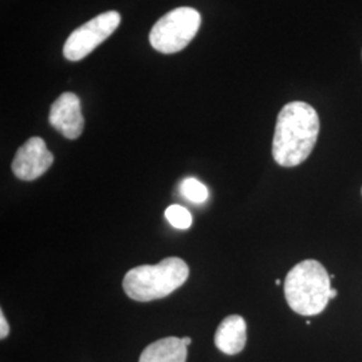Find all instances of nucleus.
Returning a JSON list of instances; mask_svg holds the SVG:
<instances>
[{
	"label": "nucleus",
	"instance_id": "obj_1",
	"mask_svg": "<svg viewBox=\"0 0 362 362\" xmlns=\"http://www.w3.org/2000/svg\"><path fill=\"white\" fill-rule=\"evenodd\" d=\"M320 134V117L311 105L294 101L278 115L272 139V157L276 164L293 168L311 155Z\"/></svg>",
	"mask_w": 362,
	"mask_h": 362
},
{
	"label": "nucleus",
	"instance_id": "obj_2",
	"mask_svg": "<svg viewBox=\"0 0 362 362\" xmlns=\"http://www.w3.org/2000/svg\"><path fill=\"white\" fill-rule=\"evenodd\" d=\"M330 275L314 259L294 266L286 276L285 297L291 310L299 315L321 314L330 300Z\"/></svg>",
	"mask_w": 362,
	"mask_h": 362
},
{
	"label": "nucleus",
	"instance_id": "obj_3",
	"mask_svg": "<svg viewBox=\"0 0 362 362\" xmlns=\"http://www.w3.org/2000/svg\"><path fill=\"white\" fill-rule=\"evenodd\" d=\"M188 264L180 258L163 259L157 264L133 267L124 276L122 287L128 297L139 302H149L168 297L187 282Z\"/></svg>",
	"mask_w": 362,
	"mask_h": 362
},
{
	"label": "nucleus",
	"instance_id": "obj_4",
	"mask_svg": "<svg viewBox=\"0 0 362 362\" xmlns=\"http://www.w3.org/2000/svg\"><path fill=\"white\" fill-rule=\"evenodd\" d=\"M202 25V15L191 7H179L163 18L152 27L149 42L156 52L175 54L184 50L196 37Z\"/></svg>",
	"mask_w": 362,
	"mask_h": 362
},
{
	"label": "nucleus",
	"instance_id": "obj_5",
	"mask_svg": "<svg viewBox=\"0 0 362 362\" xmlns=\"http://www.w3.org/2000/svg\"><path fill=\"white\" fill-rule=\"evenodd\" d=\"M119 23L121 15L117 11H107L78 27L70 34L64 46L66 59L77 62L88 57L116 31Z\"/></svg>",
	"mask_w": 362,
	"mask_h": 362
},
{
	"label": "nucleus",
	"instance_id": "obj_6",
	"mask_svg": "<svg viewBox=\"0 0 362 362\" xmlns=\"http://www.w3.org/2000/svg\"><path fill=\"white\" fill-rule=\"evenodd\" d=\"M54 163V156L40 137H31L13 157V175L21 180L33 181L45 175Z\"/></svg>",
	"mask_w": 362,
	"mask_h": 362
},
{
	"label": "nucleus",
	"instance_id": "obj_7",
	"mask_svg": "<svg viewBox=\"0 0 362 362\" xmlns=\"http://www.w3.org/2000/svg\"><path fill=\"white\" fill-rule=\"evenodd\" d=\"M49 122L52 128L58 130L69 140L78 139L85 127V119L82 116L81 100L74 93L61 94L52 105Z\"/></svg>",
	"mask_w": 362,
	"mask_h": 362
},
{
	"label": "nucleus",
	"instance_id": "obj_8",
	"mask_svg": "<svg viewBox=\"0 0 362 362\" xmlns=\"http://www.w3.org/2000/svg\"><path fill=\"white\" fill-rule=\"evenodd\" d=\"M246 342L247 325L243 317L233 314L220 322L215 333V345L221 353L235 356L245 349Z\"/></svg>",
	"mask_w": 362,
	"mask_h": 362
},
{
	"label": "nucleus",
	"instance_id": "obj_9",
	"mask_svg": "<svg viewBox=\"0 0 362 362\" xmlns=\"http://www.w3.org/2000/svg\"><path fill=\"white\" fill-rule=\"evenodd\" d=\"M187 345L177 337H167L148 345L139 362H185Z\"/></svg>",
	"mask_w": 362,
	"mask_h": 362
},
{
	"label": "nucleus",
	"instance_id": "obj_10",
	"mask_svg": "<svg viewBox=\"0 0 362 362\" xmlns=\"http://www.w3.org/2000/svg\"><path fill=\"white\" fill-rule=\"evenodd\" d=\"M180 194L194 204H202L208 199L207 187L194 177H188L181 182Z\"/></svg>",
	"mask_w": 362,
	"mask_h": 362
},
{
	"label": "nucleus",
	"instance_id": "obj_11",
	"mask_svg": "<svg viewBox=\"0 0 362 362\" xmlns=\"http://www.w3.org/2000/svg\"><path fill=\"white\" fill-rule=\"evenodd\" d=\"M165 218L172 227L179 228V230H187L192 224L191 212L187 208L177 206V204H172L165 209Z\"/></svg>",
	"mask_w": 362,
	"mask_h": 362
},
{
	"label": "nucleus",
	"instance_id": "obj_12",
	"mask_svg": "<svg viewBox=\"0 0 362 362\" xmlns=\"http://www.w3.org/2000/svg\"><path fill=\"white\" fill-rule=\"evenodd\" d=\"M8 333H10V326L4 317V313L3 310H0V338L4 339L6 337L8 336Z\"/></svg>",
	"mask_w": 362,
	"mask_h": 362
},
{
	"label": "nucleus",
	"instance_id": "obj_13",
	"mask_svg": "<svg viewBox=\"0 0 362 362\" xmlns=\"http://www.w3.org/2000/svg\"><path fill=\"white\" fill-rule=\"evenodd\" d=\"M182 339V342L188 346V345H191V342H192V339L189 338V337H184V338H181Z\"/></svg>",
	"mask_w": 362,
	"mask_h": 362
},
{
	"label": "nucleus",
	"instance_id": "obj_14",
	"mask_svg": "<svg viewBox=\"0 0 362 362\" xmlns=\"http://www.w3.org/2000/svg\"><path fill=\"white\" fill-rule=\"evenodd\" d=\"M337 294H338V291H337L336 288H333V287H332V290H330V299L336 298Z\"/></svg>",
	"mask_w": 362,
	"mask_h": 362
},
{
	"label": "nucleus",
	"instance_id": "obj_15",
	"mask_svg": "<svg viewBox=\"0 0 362 362\" xmlns=\"http://www.w3.org/2000/svg\"><path fill=\"white\" fill-rule=\"evenodd\" d=\"M275 284H276V286L281 285V279H276V281H275Z\"/></svg>",
	"mask_w": 362,
	"mask_h": 362
}]
</instances>
